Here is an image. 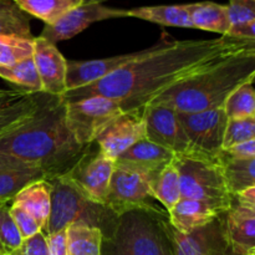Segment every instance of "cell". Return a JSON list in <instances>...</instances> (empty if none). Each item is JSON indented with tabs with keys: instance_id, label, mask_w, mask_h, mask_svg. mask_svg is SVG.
I'll use <instances>...</instances> for the list:
<instances>
[{
	"instance_id": "7dc6e473",
	"label": "cell",
	"mask_w": 255,
	"mask_h": 255,
	"mask_svg": "<svg viewBox=\"0 0 255 255\" xmlns=\"http://www.w3.org/2000/svg\"><path fill=\"white\" fill-rule=\"evenodd\" d=\"M5 203H9V202H5V201H0V207L2 206V204H5Z\"/></svg>"
},
{
	"instance_id": "f35d334b",
	"label": "cell",
	"mask_w": 255,
	"mask_h": 255,
	"mask_svg": "<svg viewBox=\"0 0 255 255\" xmlns=\"http://www.w3.org/2000/svg\"><path fill=\"white\" fill-rule=\"evenodd\" d=\"M45 241H46L49 255H70L69 248H67L66 229L47 234L45 236Z\"/></svg>"
},
{
	"instance_id": "5bb4252c",
	"label": "cell",
	"mask_w": 255,
	"mask_h": 255,
	"mask_svg": "<svg viewBox=\"0 0 255 255\" xmlns=\"http://www.w3.org/2000/svg\"><path fill=\"white\" fill-rule=\"evenodd\" d=\"M154 45L147 49L131 54L117 55L106 59L85 60V61H67L66 91L80 89L87 85L95 84L105 77L110 76L132 61L142 59L153 50Z\"/></svg>"
},
{
	"instance_id": "e575fe53",
	"label": "cell",
	"mask_w": 255,
	"mask_h": 255,
	"mask_svg": "<svg viewBox=\"0 0 255 255\" xmlns=\"http://www.w3.org/2000/svg\"><path fill=\"white\" fill-rule=\"evenodd\" d=\"M227 6L231 29L255 22V0H229Z\"/></svg>"
},
{
	"instance_id": "836d02e7",
	"label": "cell",
	"mask_w": 255,
	"mask_h": 255,
	"mask_svg": "<svg viewBox=\"0 0 255 255\" xmlns=\"http://www.w3.org/2000/svg\"><path fill=\"white\" fill-rule=\"evenodd\" d=\"M251 139H255V117L241 120L228 119L222 149L229 148Z\"/></svg>"
},
{
	"instance_id": "1f68e13d",
	"label": "cell",
	"mask_w": 255,
	"mask_h": 255,
	"mask_svg": "<svg viewBox=\"0 0 255 255\" xmlns=\"http://www.w3.org/2000/svg\"><path fill=\"white\" fill-rule=\"evenodd\" d=\"M32 40L0 35V66L12 65L31 57L34 51Z\"/></svg>"
},
{
	"instance_id": "9c48e42d",
	"label": "cell",
	"mask_w": 255,
	"mask_h": 255,
	"mask_svg": "<svg viewBox=\"0 0 255 255\" xmlns=\"http://www.w3.org/2000/svg\"><path fill=\"white\" fill-rule=\"evenodd\" d=\"M115 167V159L102 154L100 149L91 143L84 156L60 178L66 181L86 199L105 206Z\"/></svg>"
},
{
	"instance_id": "f1b7e54d",
	"label": "cell",
	"mask_w": 255,
	"mask_h": 255,
	"mask_svg": "<svg viewBox=\"0 0 255 255\" xmlns=\"http://www.w3.org/2000/svg\"><path fill=\"white\" fill-rule=\"evenodd\" d=\"M30 20L31 16L15 0H0V35L32 40Z\"/></svg>"
},
{
	"instance_id": "4fadbf2b",
	"label": "cell",
	"mask_w": 255,
	"mask_h": 255,
	"mask_svg": "<svg viewBox=\"0 0 255 255\" xmlns=\"http://www.w3.org/2000/svg\"><path fill=\"white\" fill-rule=\"evenodd\" d=\"M146 138V125L142 112H124L115 119L95 139L102 154L116 161L125 151Z\"/></svg>"
},
{
	"instance_id": "d6986e66",
	"label": "cell",
	"mask_w": 255,
	"mask_h": 255,
	"mask_svg": "<svg viewBox=\"0 0 255 255\" xmlns=\"http://www.w3.org/2000/svg\"><path fill=\"white\" fill-rule=\"evenodd\" d=\"M224 234L229 243L247 251H255V209L232 201V206L223 214Z\"/></svg>"
},
{
	"instance_id": "bcb514c9",
	"label": "cell",
	"mask_w": 255,
	"mask_h": 255,
	"mask_svg": "<svg viewBox=\"0 0 255 255\" xmlns=\"http://www.w3.org/2000/svg\"><path fill=\"white\" fill-rule=\"evenodd\" d=\"M0 253H9V252H6L1 246H0Z\"/></svg>"
},
{
	"instance_id": "7c38bea8",
	"label": "cell",
	"mask_w": 255,
	"mask_h": 255,
	"mask_svg": "<svg viewBox=\"0 0 255 255\" xmlns=\"http://www.w3.org/2000/svg\"><path fill=\"white\" fill-rule=\"evenodd\" d=\"M125 16H127V10L114 9L96 2L82 4L66 12L54 24L45 25L40 36L56 45L57 42L76 36L94 22Z\"/></svg>"
},
{
	"instance_id": "8d00e7d4",
	"label": "cell",
	"mask_w": 255,
	"mask_h": 255,
	"mask_svg": "<svg viewBox=\"0 0 255 255\" xmlns=\"http://www.w3.org/2000/svg\"><path fill=\"white\" fill-rule=\"evenodd\" d=\"M10 214H11L12 219H14L15 224H16L17 229H19L24 241L31 238L35 234L41 232V227L39 226V223L22 207L11 203V206H10Z\"/></svg>"
},
{
	"instance_id": "d590c367",
	"label": "cell",
	"mask_w": 255,
	"mask_h": 255,
	"mask_svg": "<svg viewBox=\"0 0 255 255\" xmlns=\"http://www.w3.org/2000/svg\"><path fill=\"white\" fill-rule=\"evenodd\" d=\"M209 255H255V251L239 248L227 241L226 234H224L223 214H222L218 219V226H217V231L214 233Z\"/></svg>"
},
{
	"instance_id": "ee69618b",
	"label": "cell",
	"mask_w": 255,
	"mask_h": 255,
	"mask_svg": "<svg viewBox=\"0 0 255 255\" xmlns=\"http://www.w3.org/2000/svg\"><path fill=\"white\" fill-rule=\"evenodd\" d=\"M19 251V249H17ZM16 252H10V253H0V255H19V253Z\"/></svg>"
},
{
	"instance_id": "4316f807",
	"label": "cell",
	"mask_w": 255,
	"mask_h": 255,
	"mask_svg": "<svg viewBox=\"0 0 255 255\" xmlns=\"http://www.w3.org/2000/svg\"><path fill=\"white\" fill-rule=\"evenodd\" d=\"M152 193L156 201L163 206L166 212H169L181 199L179 188V174L174 164V158L157 173L151 182Z\"/></svg>"
},
{
	"instance_id": "e0dca14e",
	"label": "cell",
	"mask_w": 255,
	"mask_h": 255,
	"mask_svg": "<svg viewBox=\"0 0 255 255\" xmlns=\"http://www.w3.org/2000/svg\"><path fill=\"white\" fill-rule=\"evenodd\" d=\"M167 214L169 224L176 231L189 234L213 223L224 212L206 202L181 198Z\"/></svg>"
},
{
	"instance_id": "ba28073f",
	"label": "cell",
	"mask_w": 255,
	"mask_h": 255,
	"mask_svg": "<svg viewBox=\"0 0 255 255\" xmlns=\"http://www.w3.org/2000/svg\"><path fill=\"white\" fill-rule=\"evenodd\" d=\"M187 139L188 156L217 159L223 146L227 117L223 107L199 112H177Z\"/></svg>"
},
{
	"instance_id": "3957f363",
	"label": "cell",
	"mask_w": 255,
	"mask_h": 255,
	"mask_svg": "<svg viewBox=\"0 0 255 255\" xmlns=\"http://www.w3.org/2000/svg\"><path fill=\"white\" fill-rule=\"evenodd\" d=\"M255 77V46L227 57L214 66L179 82L151 102H161L177 112H199L223 107L227 97ZM149 102V104H151Z\"/></svg>"
},
{
	"instance_id": "484cf974",
	"label": "cell",
	"mask_w": 255,
	"mask_h": 255,
	"mask_svg": "<svg viewBox=\"0 0 255 255\" xmlns=\"http://www.w3.org/2000/svg\"><path fill=\"white\" fill-rule=\"evenodd\" d=\"M102 232L85 223L66 227V241L70 255H101Z\"/></svg>"
},
{
	"instance_id": "4dcf8cb0",
	"label": "cell",
	"mask_w": 255,
	"mask_h": 255,
	"mask_svg": "<svg viewBox=\"0 0 255 255\" xmlns=\"http://www.w3.org/2000/svg\"><path fill=\"white\" fill-rule=\"evenodd\" d=\"M227 117L231 120L255 117V91L254 80L244 82L237 87L223 105Z\"/></svg>"
},
{
	"instance_id": "d4e9b609",
	"label": "cell",
	"mask_w": 255,
	"mask_h": 255,
	"mask_svg": "<svg viewBox=\"0 0 255 255\" xmlns=\"http://www.w3.org/2000/svg\"><path fill=\"white\" fill-rule=\"evenodd\" d=\"M127 16L159 24L162 26L192 27L186 4L141 6L127 10Z\"/></svg>"
},
{
	"instance_id": "f546056e",
	"label": "cell",
	"mask_w": 255,
	"mask_h": 255,
	"mask_svg": "<svg viewBox=\"0 0 255 255\" xmlns=\"http://www.w3.org/2000/svg\"><path fill=\"white\" fill-rule=\"evenodd\" d=\"M0 77L27 92H41V81L32 56L12 65L0 66Z\"/></svg>"
},
{
	"instance_id": "b9f144b4",
	"label": "cell",
	"mask_w": 255,
	"mask_h": 255,
	"mask_svg": "<svg viewBox=\"0 0 255 255\" xmlns=\"http://www.w3.org/2000/svg\"><path fill=\"white\" fill-rule=\"evenodd\" d=\"M234 201L247 208L255 209V187H251L233 196Z\"/></svg>"
},
{
	"instance_id": "7a4b0ae2",
	"label": "cell",
	"mask_w": 255,
	"mask_h": 255,
	"mask_svg": "<svg viewBox=\"0 0 255 255\" xmlns=\"http://www.w3.org/2000/svg\"><path fill=\"white\" fill-rule=\"evenodd\" d=\"M87 147L77 143L67 128L60 96H51L25 124L0 136V153L39 168L45 181L65 176Z\"/></svg>"
},
{
	"instance_id": "5b68a950",
	"label": "cell",
	"mask_w": 255,
	"mask_h": 255,
	"mask_svg": "<svg viewBox=\"0 0 255 255\" xmlns=\"http://www.w3.org/2000/svg\"><path fill=\"white\" fill-rule=\"evenodd\" d=\"M51 184V209L44 234L66 229L72 223H85L96 227L107 237L111 233L117 216L102 204L94 203L82 197L62 178L49 181Z\"/></svg>"
},
{
	"instance_id": "30bf717a",
	"label": "cell",
	"mask_w": 255,
	"mask_h": 255,
	"mask_svg": "<svg viewBox=\"0 0 255 255\" xmlns=\"http://www.w3.org/2000/svg\"><path fill=\"white\" fill-rule=\"evenodd\" d=\"M151 181L149 177L139 172L116 164L105 207L117 217L134 209H157L151 204L154 199Z\"/></svg>"
},
{
	"instance_id": "7bdbcfd3",
	"label": "cell",
	"mask_w": 255,
	"mask_h": 255,
	"mask_svg": "<svg viewBox=\"0 0 255 255\" xmlns=\"http://www.w3.org/2000/svg\"><path fill=\"white\" fill-rule=\"evenodd\" d=\"M106 0H85L84 4H91V2H96V4H102Z\"/></svg>"
},
{
	"instance_id": "f6af8a7d",
	"label": "cell",
	"mask_w": 255,
	"mask_h": 255,
	"mask_svg": "<svg viewBox=\"0 0 255 255\" xmlns=\"http://www.w3.org/2000/svg\"><path fill=\"white\" fill-rule=\"evenodd\" d=\"M162 255H172V248H169L168 251H166V252H164V253L162 254Z\"/></svg>"
},
{
	"instance_id": "603a6c76",
	"label": "cell",
	"mask_w": 255,
	"mask_h": 255,
	"mask_svg": "<svg viewBox=\"0 0 255 255\" xmlns=\"http://www.w3.org/2000/svg\"><path fill=\"white\" fill-rule=\"evenodd\" d=\"M192 27L217 32L222 36L228 35L231 29L228 6L212 1H201L186 4Z\"/></svg>"
},
{
	"instance_id": "2e32d148",
	"label": "cell",
	"mask_w": 255,
	"mask_h": 255,
	"mask_svg": "<svg viewBox=\"0 0 255 255\" xmlns=\"http://www.w3.org/2000/svg\"><path fill=\"white\" fill-rule=\"evenodd\" d=\"M173 158V152L144 138L129 147L115 162L117 166L126 167L153 179Z\"/></svg>"
},
{
	"instance_id": "44dd1931",
	"label": "cell",
	"mask_w": 255,
	"mask_h": 255,
	"mask_svg": "<svg viewBox=\"0 0 255 255\" xmlns=\"http://www.w3.org/2000/svg\"><path fill=\"white\" fill-rule=\"evenodd\" d=\"M227 188L232 196L251 187H255V158H237L224 149L217 156Z\"/></svg>"
},
{
	"instance_id": "d6a6232c",
	"label": "cell",
	"mask_w": 255,
	"mask_h": 255,
	"mask_svg": "<svg viewBox=\"0 0 255 255\" xmlns=\"http://www.w3.org/2000/svg\"><path fill=\"white\" fill-rule=\"evenodd\" d=\"M11 202L0 207V246L6 252H16L21 248L22 239L11 214H10Z\"/></svg>"
},
{
	"instance_id": "ab89813d",
	"label": "cell",
	"mask_w": 255,
	"mask_h": 255,
	"mask_svg": "<svg viewBox=\"0 0 255 255\" xmlns=\"http://www.w3.org/2000/svg\"><path fill=\"white\" fill-rule=\"evenodd\" d=\"M224 151L237 158H255V139L236 144V146L226 148Z\"/></svg>"
},
{
	"instance_id": "9a60e30c",
	"label": "cell",
	"mask_w": 255,
	"mask_h": 255,
	"mask_svg": "<svg viewBox=\"0 0 255 255\" xmlns=\"http://www.w3.org/2000/svg\"><path fill=\"white\" fill-rule=\"evenodd\" d=\"M32 45V60L41 81V91L51 96L62 97L66 92L67 60L56 45L44 37H34Z\"/></svg>"
},
{
	"instance_id": "277c9868",
	"label": "cell",
	"mask_w": 255,
	"mask_h": 255,
	"mask_svg": "<svg viewBox=\"0 0 255 255\" xmlns=\"http://www.w3.org/2000/svg\"><path fill=\"white\" fill-rule=\"evenodd\" d=\"M168 216L159 209H134L117 217L102 239L101 255H162L171 248Z\"/></svg>"
},
{
	"instance_id": "52a82bcc",
	"label": "cell",
	"mask_w": 255,
	"mask_h": 255,
	"mask_svg": "<svg viewBox=\"0 0 255 255\" xmlns=\"http://www.w3.org/2000/svg\"><path fill=\"white\" fill-rule=\"evenodd\" d=\"M124 114L119 102L104 96L65 101V122L77 143L89 146L115 119Z\"/></svg>"
},
{
	"instance_id": "6da1fadb",
	"label": "cell",
	"mask_w": 255,
	"mask_h": 255,
	"mask_svg": "<svg viewBox=\"0 0 255 255\" xmlns=\"http://www.w3.org/2000/svg\"><path fill=\"white\" fill-rule=\"evenodd\" d=\"M253 46L255 40L228 35L209 40L169 41L163 34L148 55L95 84L66 91L62 99L69 102L97 95L119 102L124 112H142L152 100L171 87Z\"/></svg>"
},
{
	"instance_id": "7402d4cb",
	"label": "cell",
	"mask_w": 255,
	"mask_h": 255,
	"mask_svg": "<svg viewBox=\"0 0 255 255\" xmlns=\"http://www.w3.org/2000/svg\"><path fill=\"white\" fill-rule=\"evenodd\" d=\"M218 218L204 228L189 234L179 233L167 222V233L171 242L172 255H209L214 233L218 226Z\"/></svg>"
},
{
	"instance_id": "ffe728a7",
	"label": "cell",
	"mask_w": 255,
	"mask_h": 255,
	"mask_svg": "<svg viewBox=\"0 0 255 255\" xmlns=\"http://www.w3.org/2000/svg\"><path fill=\"white\" fill-rule=\"evenodd\" d=\"M11 203L22 207L31 214L44 233L51 209V184L45 179L32 182L14 197Z\"/></svg>"
},
{
	"instance_id": "60d3db41",
	"label": "cell",
	"mask_w": 255,
	"mask_h": 255,
	"mask_svg": "<svg viewBox=\"0 0 255 255\" xmlns=\"http://www.w3.org/2000/svg\"><path fill=\"white\" fill-rule=\"evenodd\" d=\"M27 94V91L21 89H11V90H2L0 89V109L12 104L21 99L22 96Z\"/></svg>"
},
{
	"instance_id": "74e56055",
	"label": "cell",
	"mask_w": 255,
	"mask_h": 255,
	"mask_svg": "<svg viewBox=\"0 0 255 255\" xmlns=\"http://www.w3.org/2000/svg\"><path fill=\"white\" fill-rule=\"evenodd\" d=\"M17 253L19 255H49L45 234L40 232L31 238L22 242L21 248L17 251Z\"/></svg>"
},
{
	"instance_id": "ac0fdd59",
	"label": "cell",
	"mask_w": 255,
	"mask_h": 255,
	"mask_svg": "<svg viewBox=\"0 0 255 255\" xmlns=\"http://www.w3.org/2000/svg\"><path fill=\"white\" fill-rule=\"evenodd\" d=\"M45 179V174L9 154L0 153V201L11 202L30 183Z\"/></svg>"
},
{
	"instance_id": "8992f818",
	"label": "cell",
	"mask_w": 255,
	"mask_h": 255,
	"mask_svg": "<svg viewBox=\"0 0 255 255\" xmlns=\"http://www.w3.org/2000/svg\"><path fill=\"white\" fill-rule=\"evenodd\" d=\"M179 174L181 198L206 202L226 213L232 206L229 193L217 159L188 154H174Z\"/></svg>"
},
{
	"instance_id": "8fae6325",
	"label": "cell",
	"mask_w": 255,
	"mask_h": 255,
	"mask_svg": "<svg viewBox=\"0 0 255 255\" xmlns=\"http://www.w3.org/2000/svg\"><path fill=\"white\" fill-rule=\"evenodd\" d=\"M146 138L164 147L174 154L188 153V139L173 107L161 102H151L142 110Z\"/></svg>"
},
{
	"instance_id": "cb8c5ba5",
	"label": "cell",
	"mask_w": 255,
	"mask_h": 255,
	"mask_svg": "<svg viewBox=\"0 0 255 255\" xmlns=\"http://www.w3.org/2000/svg\"><path fill=\"white\" fill-rule=\"evenodd\" d=\"M51 95L45 92H27L17 101L0 109V136L12 131L27 121L42 105L46 104Z\"/></svg>"
},
{
	"instance_id": "83f0119b",
	"label": "cell",
	"mask_w": 255,
	"mask_h": 255,
	"mask_svg": "<svg viewBox=\"0 0 255 255\" xmlns=\"http://www.w3.org/2000/svg\"><path fill=\"white\" fill-rule=\"evenodd\" d=\"M30 16L42 20L45 25L56 22L66 12L80 6L85 0H15Z\"/></svg>"
}]
</instances>
